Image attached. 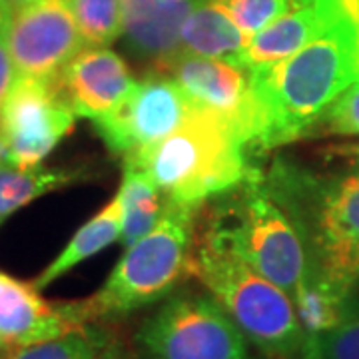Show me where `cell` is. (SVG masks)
Instances as JSON below:
<instances>
[{
	"label": "cell",
	"mask_w": 359,
	"mask_h": 359,
	"mask_svg": "<svg viewBox=\"0 0 359 359\" xmlns=\"http://www.w3.org/2000/svg\"><path fill=\"white\" fill-rule=\"evenodd\" d=\"M90 325L80 304H50L34 283L0 271V351L8 355L18 347L52 339Z\"/></svg>",
	"instance_id": "obj_12"
},
{
	"label": "cell",
	"mask_w": 359,
	"mask_h": 359,
	"mask_svg": "<svg viewBox=\"0 0 359 359\" xmlns=\"http://www.w3.org/2000/svg\"><path fill=\"white\" fill-rule=\"evenodd\" d=\"M6 2H8V6L13 8V13H16V11L25 8L28 4H34V2H39V0H6Z\"/></svg>",
	"instance_id": "obj_32"
},
{
	"label": "cell",
	"mask_w": 359,
	"mask_h": 359,
	"mask_svg": "<svg viewBox=\"0 0 359 359\" xmlns=\"http://www.w3.org/2000/svg\"><path fill=\"white\" fill-rule=\"evenodd\" d=\"M198 208L166 202L158 226L126 248L100 292L78 302L84 320H116L172 294L180 280L190 276Z\"/></svg>",
	"instance_id": "obj_5"
},
{
	"label": "cell",
	"mask_w": 359,
	"mask_h": 359,
	"mask_svg": "<svg viewBox=\"0 0 359 359\" xmlns=\"http://www.w3.org/2000/svg\"><path fill=\"white\" fill-rule=\"evenodd\" d=\"M330 132L339 136H359V82L335 100L323 114Z\"/></svg>",
	"instance_id": "obj_25"
},
{
	"label": "cell",
	"mask_w": 359,
	"mask_h": 359,
	"mask_svg": "<svg viewBox=\"0 0 359 359\" xmlns=\"http://www.w3.org/2000/svg\"><path fill=\"white\" fill-rule=\"evenodd\" d=\"M128 50L162 72L180 54L184 20L200 0H120Z\"/></svg>",
	"instance_id": "obj_14"
},
{
	"label": "cell",
	"mask_w": 359,
	"mask_h": 359,
	"mask_svg": "<svg viewBox=\"0 0 359 359\" xmlns=\"http://www.w3.org/2000/svg\"><path fill=\"white\" fill-rule=\"evenodd\" d=\"M351 297V287L309 268L306 280L292 299L304 332L321 337L341 321Z\"/></svg>",
	"instance_id": "obj_19"
},
{
	"label": "cell",
	"mask_w": 359,
	"mask_h": 359,
	"mask_svg": "<svg viewBox=\"0 0 359 359\" xmlns=\"http://www.w3.org/2000/svg\"><path fill=\"white\" fill-rule=\"evenodd\" d=\"M96 359H126V358H124V355L120 353V349L114 347V344H112L108 349H104L102 353H100Z\"/></svg>",
	"instance_id": "obj_31"
},
{
	"label": "cell",
	"mask_w": 359,
	"mask_h": 359,
	"mask_svg": "<svg viewBox=\"0 0 359 359\" xmlns=\"http://www.w3.org/2000/svg\"><path fill=\"white\" fill-rule=\"evenodd\" d=\"M8 160V140H6V134L2 128V120H0V166L6 164Z\"/></svg>",
	"instance_id": "obj_30"
},
{
	"label": "cell",
	"mask_w": 359,
	"mask_h": 359,
	"mask_svg": "<svg viewBox=\"0 0 359 359\" xmlns=\"http://www.w3.org/2000/svg\"><path fill=\"white\" fill-rule=\"evenodd\" d=\"M198 278L242 334L269 359H294L306 341L294 299L240 256L202 233L192 245Z\"/></svg>",
	"instance_id": "obj_4"
},
{
	"label": "cell",
	"mask_w": 359,
	"mask_h": 359,
	"mask_svg": "<svg viewBox=\"0 0 359 359\" xmlns=\"http://www.w3.org/2000/svg\"><path fill=\"white\" fill-rule=\"evenodd\" d=\"M321 273H325L327 278H332L335 282L344 283V285L353 290V285L359 282V248L349 252L332 271H321Z\"/></svg>",
	"instance_id": "obj_27"
},
{
	"label": "cell",
	"mask_w": 359,
	"mask_h": 359,
	"mask_svg": "<svg viewBox=\"0 0 359 359\" xmlns=\"http://www.w3.org/2000/svg\"><path fill=\"white\" fill-rule=\"evenodd\" d=\"M174 78L190 104L222 116L250 146L257 138V106L250 72L218 58L180 52L162 70Z\"/></svg>",
	"instance_id": "obj_11"
},
{
	"label": "cell",
	"mask_w": 359,
	"mask_h": 359,
	"mask_svg": "<svg viewBox=\"0 0 359 359\" xmlns=\"http://www.w3.org/2000/svg\"><path fill=\"white\" fill-rule=\"evenodd\" d=\"M2 355H4V353H2V351H0V358H2ZM4 358H6V355H4Z\"/></svg>",
	"instance_id": "obj_33"
},
{
	"label": "cell",
	"mask_w": 359,
	"mask_h": 359,
	"mask_svg": "<svg viewBox=\"0 0 359 359\" xmlns=\"http://www.w3.org/2000/svg\"><path fill=\"white\" fill-rule=\"evenodd\" d=\"M86 46H108L124 32L120 0H65Z\"/></svg>",
	"instance_id": "obj_22"
},
{
	"label": "cell",
	"mask_w": 359,
	"mask_h": 359,
	"mask_svg": "<svg viewBox=\"0 0 359 359\" xmlns=\"http://www.w3.org/2000/svg\"><path fill=\"white\" fill-rule=\"evenodd\" d=\"M82 170L66 168H16L11 164L0 166V222L13 216L44 194L60 190L82 180Z\"/></svg>",
	"instance_id": "obj_20"
},
{
	"label": "cell",
	"mask_w": 359,
	"mask_h": 359,
	"mask_svg": "<svg viewBox=\"0 0 359 359\" xmlns=\"http://www.w3.org/2000/svg\"><path fill=\"white\" fill-rule=\"evenodd\" d=\"M257 150L302 138L325 110L359 82V0H337L327 25L294 56L252 70Z\"/></svg>",
	"instance_id": "obj_1"
},
{
	"label": "cell",
	"mask_w": 359,
	"mask_h": 359,
	"mask_svg": "<svg viewBox=\"0 0 359 359\" xmlns=\"http://www.w3.org/2000/svg\"><path fill=\"white\" fill-rule=\"evenodd\" d=\"M248 39L218 0H200L184 20L180 52L240 66Z\"/></svg>",
	"instance_id": "obj_16"
},
{
	"label": "cell",
	"mask_w": 359,
	"mask_h": 359,
	"mask_svg": "<svg viewBox=\"0 0 359 359\" xmlns=\"http://www.w3.org/2000/svg\"><path fill=\"white\" fill-rule=\"evenodd\" d=\"M16 80H18V74H16V68L13 65L6 40H0V116H2V108L8 100Z\"/></svg>",
	"instance_id": "obj_26"
},
{
	"label": "cell",
	"mask_w": 359,
	"mask_h": 359,
	"mask_svg": "<svg viewBox=\"0 0 359 359\" xmlns=\"http://www.w3.org/2000/svg\"><path fill=\"white\" fill-rule=\"evenodd\" d=\"M264 178L299 231L311 268L332 271L359 248V174L320 178L280 158Z\"/></svg>",
	"instance_id": "obj_6"
},
{
	"label": "cell",
	"mask_w": 359,
	"mask_h": 359,
	"mask_svg": "<svg viewBox=\"0 0 359 359\" xmlns=\"http://www.w3.org/2000/svg\"><path fill=\"white\" fill-rule=\"evenodd\" d=\"M6 46L18 78L58 80L86 48L65 0H39L13 13Z\"/></svg>",
	"instance_id": "obj_10"
},
{
	"label": "cell",
	"mask_w": 359,
	"mask_h": 359,
	"mask_svg": "<svg viewBox=\"0 0 359 359\" xmlns=\"http://www.w3.org/2000/svg\"><path fill=\"white\" fill-rule=\"evenodd\" d=\"M325 359H359V299L351 297L346 316L320 337Z\"/></svg>",
	"instance_id": "obj_24"
},
{
	"label": "cell",
	"mask_w": 359,
	"mask_h": 359,
	"mask_svg": "<svg viewBox=\"0 0 359 359\" xmlns=\"http://www.w3.org/2000/svg\"><path fill=\"white\" fill-rule=\"evenodd\" d=\"M2 128L8 140L6 164L34 168L74 130L76 112L58 80L18 78L2 108Z\"/></svg>",
	"instance_id": "obj_8"
},
{
	"label": "cell",
	"mask_w": 359,
	"mask_h": 359,
	"mask_svg": "<svg viewBox=\"0 0 359 359\" xmlns=\"http://www.w3.org/2000/svg\"><path fill=\"white\" fill-rule=\"evenodd\" d=\"M335 2L337 0H295L290 13L248 40L240 66L252 72L294 56L327 25Z\"/></svg>",
	"instance_id": "obj_15"
},
{
	"label": "cell",
	"mask_w": 359,
	"mask_h": 359,
	"mask_svg": "<svg viewBox=\"0 0 359 359\" xmlns=\"http://www.w3.org/2000/svg\"><path fill=\"white\" fill-rule=\"evenodd\" d=\"M190 106L174 78L154 72L136 82L126 100L94 126L112 154L132 158L170 136L186 120Z\"/></svg>",
	"instance_id": "obj_9"
},
{
	"label": "cell",
	"mask_w": 359,
	"mask_h": 359,
	"mask_svg": "<svg viewBox=\"0 0 359 359\" xmlns=\"http://www.w3.org/2000/svg\"><path fill=\"white\" fill-rule=\"evenodd\" d=\"M294 359H325L323 358V351H321L320 337L318 335L306 334V341H304L299 353Z\"/></svg>",
	"instance_id": "obj_28"
},
{
	"label": "cell",
	"mask_w": 359,
	"mask_h": 359,
	"mask_svg": "<svg viewBox=\"0 0 359 359\" xmlns=\"http://www.w3.org/2000/svg\"><path fill=\"white\" fill-rule=\"evenodd\" d=\"M11 22H13V8L8 6L6 0H0V40L6 39Z\"/></svg>",
	"instance_id": "obj_29"
},
{
	"label": "cell",
	"mask_w": 359,
	"mask_h": 359,
	"mask_svg": "<svg viewBox=\"0 0 359 359\" xmlns=\"http://www.w3.org/2000/svg\"><path fill=\"white\" fill-rule=\"evenodd\" d=\"M250 40L294 8L295 0H218Z\"/></svg>",
	"instance_id": "obj_23"
},
{
	"label": "cell",
	"mask_w": 359,
	"mask_h": 359,
	"mask_svg": "<svg viewBox=\"0 0 359 359\" xmlns=\"http://www.w3.org/2000/svg\"><path fill=\"white\" fill-rule=\"evenodd\" d=\"M144 359H252L248 337L214 297L176 294L142 323Z\"/></svg>",
	"instance_id": "obj_7"
},
{
	"label": "cell",
	"mask_w": 359,
	"mask_h": 359,
	"mask_svg": "<svg viewBox=\"0 0 359 359\" xmlns=\"http://www.w3.org/2000/svg\"><path fill=\"white\" fill-rule=\"evenodd\" d=\"M120 238H122V205L120 200L114 198L74 233V238L66 244L58 257L36 278L34 285L39 290L48 287L52 282H56L70 269L76 268L78 264L96 256L98 252H102L104 248L114 244Z\"/></svg>",
	"instance_id": "obj_18"
},
{
	"label": "cell",
	"mask_w": 359,
	"mask_h": 359,
	"mask_svg": "<svg viewBox=\"0 0 359 359\" xmlns=\"http://www.w3.org/2000/svg\"><path fill=\"white\" fill-rule=\"evenodd\" d=\"M250 158L248 142L222 116L192 104L170 136L124 162L146 170L166 202L202 205L238 188L254 168Z\"/></svg>",
	"instance_id": "obj_2"
},
{
	"label": "cell",
	"mask_w": 359,
	"mask_h": 359,
	"mask_svg": "<svg viewBox=\"0 0 359 359\" xmlns=\"http://www.w3.org/2000/svg\"><path fill=\"white\" fill-rule=\"evenodd\" d=\"M110 346V337L90 323L65 335L18 347L4 359H96Z\"/></svg>",
	"instance_id": "obj_21"
},
{
	"label": "cell",
	"mask_w": 359,
	"mask_h": 359,
	"mask_svg": "<svg viewBox=\"0 0 359 359\" xmlns=\"http://www.w3.org/2000/svg\"><path fill=\"white\" fill-rule=\"evenodd\" d=\"M58 84L76 116L96 122L126 100L136 80L114 50L108 46H86L62 70Z\"/></svg>",
	"instance_id": "obj_13"
},
{
	"label": "cell",
	"mask_w": 359,
	"mask_h": 359,
	"mask_svg": "<svg viewBox=\"0 0 359 359\" xmlns=\"http://www.w3.org/2000/svg\"><path fill=\"white\" fill-rule=\"evenodd\" d=\"M122 205V244L130 248L154 230L166 212V198L152 176L136 164L124 162V178L116 196Z\"/></svg>",
	"instance_id": "obj_17"
},
{
	"label": "cell",
	"mask_w": 359,
	"mask_h": 359,
	"mask_svg": "<svg viewBox=\"0 0 359 359\" xmlns=\"http://www.w3.org/2000/svg\"><path fill=\"white\" fill-rule=\"evenodd\" d=\"M218 200L202 233L294 297L308 276L309 254L294 222L271 198L264 174L254 166L238 188Z\"/></svg>",
	"instance_id": "obj_3"
}]
</instances>
